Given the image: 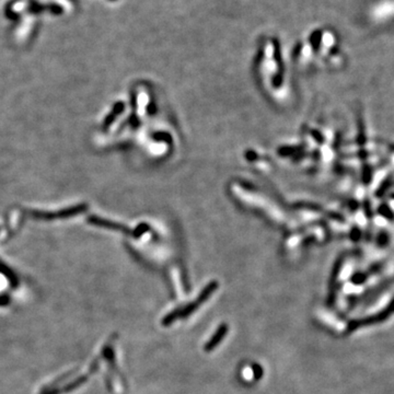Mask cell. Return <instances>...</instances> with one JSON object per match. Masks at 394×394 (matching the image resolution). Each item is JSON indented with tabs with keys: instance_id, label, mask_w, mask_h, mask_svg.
I'll list each match as a JSON object with an SVG mask.
<instances>
[{
	"instance_id": "6da1fadb",
	"label": "cell",
	"mask_w": 394,
	"mask_h": 394,
	"mask_svg": "<svg viewBox=\"0 0 394 394\" xmlns=\"http://www.w3.org/2000/svg\"><path fill=\"white\" fill-rule=\"evenodd\" d=\"M227 331H228V326L226 324H222L220 327H218V330L215 332L213 337H211L205 345L206 352H211V350L220 344V342L226 336V334H227Z\"/></svg>"
}]
</instances>
